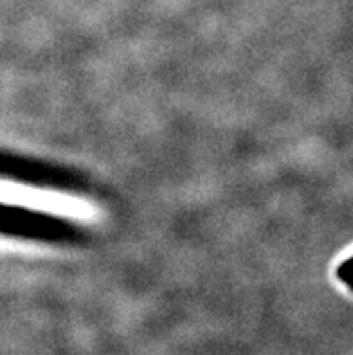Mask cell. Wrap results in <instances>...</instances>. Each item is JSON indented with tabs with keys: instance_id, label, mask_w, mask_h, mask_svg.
<instances>
[{
	"instance_id": "1",
	"label": "cell",
	"mask_w": 353,
	"mask_h": 355,
	"mask_svg": "<svg viewBox=\"0 0 353 355\" xmlns=\"http://www.w3.org/2000/svg\"><path fill=\"white\" fill-rule=\"evenodd\" d=\"M337 278L345 285H348V288L353 293V257H350L345 263H341L337 269Z\"/></svg>"
}]
</instances>
